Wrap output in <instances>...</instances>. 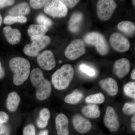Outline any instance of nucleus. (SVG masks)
<instances>
[{"instance_id":"obj_25","label":"nucleus","mask_w":135,"mask_h":135,"mask_svg":"<svg viewBox=\"0 0 135 135\" xmlns=\"http://www.w3.org/2000/svg\"><path fill=\"white\" fill-rule=\"evenodd\" d=\"M105 97L101 93H97L88 96L85 98V102L87 104H101L104 102Z\"/></svg>"},{"instance_id":"obj_23","label":"nucleus","mask_w":135,"mask_h":135,"mask_svg":"<svg viewBox=\"0 0 135 135\" xmlns=\"http://www.w3.org/2000/svg\"><path fill=\"white\" fill-rule=\"evenodd\" d=\"M50 117V113L47 108L42 109L39 114V118L37 121V125L39 128H44L47 126Z\"/></svg>"},{"instance_id":"obj_36","label":"nucleus","mask_w":135,"mask_h":135,"mask_svg":"<svg viewBox=\"0 0 135 135\" xmlns=\"http://www.w3.org/2000/svg\"><path fill=\"white\" fill-rule=\"evenodd\" d=\"M15 1L0 0V8L12 5L15 3Z\"/></svg>"},{"instance_id":"obj_7","label":"nucleus","mask_w":135,"mask_h":135,"mask_svg":"<svg viewBox=\"0 0 135 135\" xmlns=\"http://www.w3.org/2000/svg\"><path fill=\"white\" fill-rule=\"evenodd\" d=\"M86 52L85 44L81 39L74 40L66 49L65 56L70 60H74L79 58Z\"/></svg>"},{"instance_id":"obj_16","label":"nucleus","mask_w":135,"mask_h":135,"mask_svg":"<svg viewBox=\"0 0 135 135\" xmlns=\"http://www.w3.org/2000/svg\"><path fill=\"white\" fill-rule=\"evenodd\" d=\"M3 33L8 42L11 45L17 44L21 40V33L18 29L6 26L3 28Z\"/></svg>"},{"instance_id":"obj_28","label":"nucleus","mask_w":135,"mask_h":135,"mask_svg":"<svg viewBox=\"0 0 135 135\" xmlns=\"http://www.w3.org/2000/svg\"><path fill=\"white\" fill-rule=\"evenodd\" d=\"M122 111L126 115H134L135 114V103H126L124 104Z\"/></svg>"},{"instance_id":"obj_18","label":"nucleus","mask_w":135,"mask_h":135,"mask_svg":"<svg viewBox=\"0 0 135 135\" xmlns=\"http://www.w3.org/2000/svg\"><path fill=\"white\" fill-rule=\"evenodd\" d=\"M20 102V98L17 92H12L8 95L6 106L8 110L11 112H15L17 109Z\"/></svg>"},{"instance_id":"obj_8","label":"nucleus","mask_w":135,"mask_h":135,"mask_svg":"<svg viewBox=\"0 0 135 135\" xmlns=\"http://www.w3.org/2000/svg\"><path fill=\"white\" fill-rule=\"evenodd\" d=\"M44 12L47 15L55 18L65 17L68 13V8L59 0L49 1L44 8Z\"/></svg>"},{"instance_id":"obj_34","label":"nucleus","mask_w":135,"mask_h":135,"mask_svg":"<svg viewBox=\"0 0 135 135\" xmlns=\"http://www.w3.org/2000/svg\"><path fill=\"white\" fill-rule=\"evenodd\" d=\"M0 135H10L9 128L3 124H0Z\"/></svg>"},{"instance_id":"obj_41","label":"nucleus","mask_w":135,"mask_h":135,"mask_svg":"<svg viewBox=\"0 0 135 135\" xmlns=\"http://www.w3.org/2000/svg\"><path fill=\"white\" fill-rule=\"evenodd\" d=\"M2 16L1 15V13H0V27L1 26L2 24Z\"/></svg>"},{"instance_id":"obj_3","label":"nucleus","mask_w":135,"mask_h":135,"mask_svg":"<svg viewBox=\"0 0 135 135\" xmlns=\"http://www.w3.org/2000/svg\"><path fill=\"white\" fill-rule=\"evenodd\" d=\"M73 68L69 64L63 65L53 74L51 82L56 89L62 90L66 89L73 79Z\"/></svg>"},{"instance_id":"obj_27","label":"nucleus","mask_w":135,"mask_h":135,"mask_svg":"<svg viewBox=\"0 0 135 135\" xmlns=\"http://www.w3.org/2000/svg\"><path fill=\"white\" fill-rule=\"evenodd\" d=\"M123 92L127 96L135 99V82L128 83L123 87Z\"/></svg>"},{"instance_id":"obj_21","label":"nucleus","mask_w":135,"mask_h":135,"mask_svg":"<svg viewBox=\"0 0 135 135\" xmlns=\"http://www.w3.org/2000/svg\"><path fill=\"white\" fill-rule=\"evenodd\" d=\"M118 29L127 36H132L135 34L134 23L129 21H123L118 25Z\"/></svg>"},{"instance_id":"obj_38","label":"nucleus","mask_w":135,"mask_h":135,"mask_svg":"<svg viewBox=\"0 0 135 135\" xmlns=\"http://www.w3.org/2000/svg\"><path fill=\"white\" fill-rule=\"evenodd\" d=\"M5 74V71L2 67L1 63L0 62V80L3 78Z\"/></svg>"},{"instance_id":"obj_33","label":"nucleus","mask_w":135,"mask_h":135,"mask_svg":"<svg viewBox=\"0 0 135 135\" xmlns=\"http://www.w3.org/2000/svg\"><path fill=\"white\" fill-rule=\"evenodd\" d=\"M61 1V2L62 3L66 8H73L75 7V5H77L79 2L80 1L77 0H62Z\"/></svg>"},{"instance_id":"obj_19","label":"nucleus","mask_w":135,"mask_h":135,"mask_svg":"<svg viewBox=\"0 0 135 135\" xmlns=\"http://www.w3.org/2000/svg\"><path fill=\"white\" fill-rule=\"evenodd\" d=\"M81 112L84 116L90 119H96L99 117L101 114L99 107L94 104H89L84 106Z\"/></svg>"},{"instance_id":"obj_17","label":"nucleus","mask_w":135,"mask_h":135,"mask_svg":"<svg viewBox=\"0 0 135 135\" xmlns=\"http://www.w3.org/2000/svg\"><path fill=\"white\" fill-rule=\"evenodd\" d=\"M83 15L81 12H75L74 13L69 20L68 29L70 31L76 33L79 31L82 25Z\"/></svg>"},{"instance_id":"obj_32","label":"nucleus","mask_w":135,"mask_h":135,"mask_svg":"<svg viewBox=\"0 0 135 135\" xmlns=\"http://www.w3.org/2000/svg\"><path fill=\"white\" fill-rule=\"evenodd\" d=\"M23 135H35V129L32 124L26 126L23 131Z\"/></svg>"},{"instance_id":"obj_20","label":"nucleus","mask_w":135,"mask_h":135,"mask_svg":"<svg viewBox=\"0 0 135 135\" xmlns=\"http://www.w3.org/2000/svg\"><path fill=\"white\" fill-rule=\"evenodd\" d=\"M30 12L29 5L26 2L16 5L9 10V14L11 16H22L27 15Z\"/></svg>"},{"instance_id":"obj_24","label":"nucleus","mask_w":135,"mask_h":135,"mask_svg":"<svg viewBox=\"0 0 135 135\" xmlns=\"http://www.w3.org/2000/svg\"><path fill=\"white\" fill-rule=\"evenodd\" d=\"M83 97V94L82 92L79 90L75 89L71 94L66 96L64 101L66 103L75 104L80 102Z\"/></svg>"},{"instance_id":"obj_5","label":"nucleus","mask_w":135,"mask_h":135,"mask_svg":"<svg viewBox=\"0 0 135 135\" xmlns=\"http://www.w3.org/2000/svg\"><path fill=\"white\" fill-rule=\"evenodd\" d=\"M85 43L88 45L95 46L98 53L101 55H105L109 53V47L105 37L98 32L89 33L84 38Z\"/></svg>"},{"instance_id":"obj_35","label":"nucleus","mask_w":135,"mask_h":135,"mask_svg":"<svg viewBox=\"0 0 135 135\" xmlns=\"http://www.w3.org/2000/svg\"><path fill=\"white\" fill-rule=\"evenodd\" d=\"M9 117L7 113L4 112H0V124H3L8 122Z\"/></svg>"},{"instance_id":"obj_39","label":"nucleus","mask_w":135,"mask_h":135,"mask_svg":"<svg viewBox=\"0 0 135 135\" xmlns=\"http://www.w3.org/2000/svg\"><path fill=\"white\" fill-rule=\"evenodd\" d=\"M49 131L48 130L42 131L39 134V135H48Z\"/></svg>"},{"instance_id":"obj_2","label":"nucleus","mask_w":135,"mask_h":135,"mask_svg":"<svg viewBox=\"0 0 135 135\" xmlns=\"http://www.w3.org/2000/svg\"><path fill=\"white\" fill-rule=\"evenodd\" d=\"M9 66L14 73L13 83L16 86L22 85L28 79L31 64L26 59L21 57L11 59L9 61Z\"/></svg>"},{"instance_id":"obj_1","label":"nucleus","mask_w":135,"mask_h":135,"mask_svg":"<svg viewBox=\"0 0 135 135\" xmlns=\"http://www.w3.org/2000/svg\"><path fill=\"white\" fill-rule=\"evenodd\" d=\"M30 79L33 86L36 89V96L39 101L48 98L51 92V86L48 80L44 77L43 73L38 68H35L30 74Z\"/></svg>"},{"instance_id":"obj_4","label":"nucleus","mask_w":135,"mask_h":135,"mask_svg":"<svg viewBox=\"0 0 135 135\" xmlns=\"http://www.w3.org/2000/svg\"><path fill=\"white\" fill-rule=\"evenodd\" d=\"M31 43L28 44L25 46L23 51L27 55L36 57L41 51L48 46L51 42V39L46 35L35 36L31 37Z\"/></svg>"},{"instance_id":"obj_12","label":"nucleus","mask_w":135,"mask_h":135,"mask_svg":"<svg viewBox=\"0 0 135 135\" xmlns=\"http://www.w3.org/2000/svg\"><path fill=\"white\" fill-rule=\"evenodd\" d=\"M72 121L75 130L81 134L88 133L92 128L91 122L80 114H75L73 117Z\"/></svg>"},{"instance_id":"obj_9","label":"nucleus","mask_w":135,"mask_h":135,"mask_svg":"<svg viewBox=\"0 0 135 135\" xmlns=\"http://www.w3.org/2000/svg\"><path fill=\"white\" fill-rule=\"evenodd\" d=\"M105 126L112 132H115L119 129L120 122L119 117L113 107H107L104 118Z\"/></svg>"},{"instance_id":"obj_11","label":"nucleus","mask_w":135,"mask_h":135,"mask_svg":"<svg viewBox=\"0 0 135 135\" xmlns=\"http://www.w3.org/2000/svg\"><path fill=\"white\" fill-rule=\"evenodd\" d=\"M37 62L39 66L44 70H51L56 65V61L54 55L50 50L44 51L39 53L37 56Z\"/></svg>"},{"instance_id":"obj_14","label":"nucleus","mask_w":135,"mask_h":135,"mask_svg":"<svg viewBox=\"0 0 135 135\" xmlns=\"http://www.w3.org/2000/svg\"><path fill=\"white\" fill-rule=\"evenodd\" d=\"M99 84L101 88L109 95L114 96L118 94L119 90L118 83L113 78L109 77L101 80L99 81Z\"/></svg>"},{"instance_id":"obj_30","label":"nucleus","mask_w":135,"mask_h":135,"mask_svg":"<svg viewBox=\"0 0 135 135\" xmlns=\"http://www.w3.org/2000/svg\"><path fill=\"white\" fill-rule=\"evenodd\" d=\"M79 68L81 71L90 77H94L95 75V70L89 66L82 64L80 66Z\"/></svg>"},{"instance_id":"obj_15","label":"nucleus","mask_w":135,"mask_h":135,"mask_svg":"<svg viewBox=\"0 0 135 135\" xmlns=\"http://www.w3.org/2000/svg\"><path fill=\"white\" fill-rule=\"evenodd\" d=\"M69 121L65 114L60 113L55 118V126L57 135H69Z\"/></svg>"},{"instance_id":"obj_31","label":"nucleus","mask_w":135,"mask_h":135,"mask_svg":"<svg viewBox=\"0 0 135 135\" xmlns=\"http://www.w3.org/2000/svg\"><path fill=\"white\" fill-rule=\"evenodd\" d=\"M49 1L31 0L30 1V4L32 8L35 9H38L45 7Z\"/></svg>"},{"instance_id":"obj_43","label":"nucleus","mask_w":135,"mask_h":135,"mask_svg":"<svg viewBox=\"0 0 135 135\" xmlns=\"http://www.w3.org/2000/svg\"><path fill=\"white\" fill-rule=\"evenodd\" d=\"M59 63H60V64H61V63H62V60H59Z\"/></svg>"},{"instance_id":"obj_42","label":"nucleus","mask_w":135,"mask_h":135,"mask_svg":"<svg viewBox=\"0 0 135 135\" xmlns=\"http://www.w3.org/2000/svg\"><path fill=\"white\" fill-rule=\"evenodd\" d=\"M132 1V3H133V5H134V7H135V1H134H134H133H133Z\"/></svg>"},{"instance_id":"obj_13","label":"nucleus","mask_w":135,"mask_h":135,"mask_svg":"<svg viewBox=\"0 0 135 135\" xmlns=\"http://www.w3.org/2000/svg\"><path fill=\"white\" fill-rule=\"evenodd\" d=\"M131 65L127 59L121 58L114 63L113 66L114 73L120 79L125 77L129 72Z\"/></svg>"},{"instance_id":"obj_29","label":"nucleus","mask_w":135,"mask_h":135,"mask_svg":"<svg viewBox=\"0 0 135 135\" xmlns=\"http://www.w3.org/2000/svg\"><path fill=\"white\" fill-rule=\"evenodd\" d=\"M36 21L39 25L45 26L47 27L51 26L52 25V22L51 20L43 15H39L36 18Z\"/></svg>"},{"instance_id":"obj_22","label":"nucleus","mask_w":135,"mask_h":135,"mask_svg":"<svg viewBox=\"0 0 135 135\" xmlns=\"http://www.w3.org/2000/svg\"><path fill=\"white\" fill-rule=\"evenodd\" d=\"M49 30L48 27L40 25H32L29 27L27 31L29 36H43L45 35Z\"/></svg>"},{"instance_id":"obj_6","label":"nucleus","mask_w":135,"mask_h":135,"mask_svg":"<svg viewBox=\"0 0 135 135\" xmlns=\"http://www.w3.org/2000/svg\"><path fill=\"white\" fill-rule=\"evenodd\" d=\"M117 5L113 0H99L97 5V15L102 21L109 20L113 15Z\"/></svg>"},{"instance_id":"obj_37","label":"nucleus","mask_w":135,"mask_h":135,"mask_svg":"<svg viewBox=\"0 0 135 135\" xmlns=\"http://www.w3.org/2000/svg\"><path fill=\"white\" fill-rule=\"evenodd\" d=\"M131 127L133 131H135V115H133L131 118Z\"/></svg>"},{"instance_id":"obj_10","label":"nucleus","mask_w":135,"mask_h":135,"mask_svg":"<svg viewBox=\"0 0 135 135\" xmlns=\"http://www.w3.org/2000/svg\"><path fill=\"white\" fill-rule=\"evenodd\" d=\"M110 41L113 48L118 52H126L130 48V42L121 34L113 33L110 37Z\"/></svg>"},{"instance_id":"obj_40","label":"nucleus","mask_w":135,"mask_h":135,"mask_svg":"<svg viewBox=\"0 0 135 135\" xmlns=\"http://www.w3.org/2000/svg\"><path fill=\"white\" fill-rule=\"evenodd\" d=\"M131 77L132 79L135 80V69H134V70L132 71L131 73Z\"/></svg>"},{"instance_id":"obj_26","label":"nucleus","mask_w":135,"mask_h":135,"mask_svg":"<svg viewBox=\"0 0 135 135\" xmlns=\"http://www.w3.org/2000/svg\"><path fill=\"white\" fill-rule=\"evenodd\" d=\"M27 19L26 17L22 16H11L9 15L5 17L4 19V23L5 24L11 25L16 23H26Z\"/></svg>"}]
</instances>
